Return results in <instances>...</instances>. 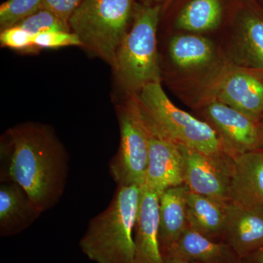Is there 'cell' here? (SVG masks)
Returning <instances> with one entry per match:
<instances>
[{
  "label": "cell",
  "mask_w": 263,
  "mask_h": 263,
  "mask_svg": "<svg viewBox=\"0 0 263 263\" xmlns=\"http://www.w3.org/2000/svg\"><path fill=\"white\" fill-rule=\"evenodd\" d=\"M0 181L17 183L43 212L58 203L68 175V155L51 128L24 123L1 141Z\"/></svg>",
  "instance_id": "obj_1"
},
{
  "label": "cell",
  "mask_w": 263,
  "mask_h": 263,
  "mask_svg": "<svg viewBox=\"0 0 263 263\" xmlns=\"http://www.w3.org/2000/svg\"><path fill=\"white\" fill-rule=\"evenodd\" d=\"M141 193L136 185L118 186L108 206L91 219L79 242L88 259L95 263H133Z\"/></svg>",
  "instance_id": "obj_2"
},
{
  "label": "cell",
  "mask_w": 263,
  "mask_h": 263,
  "mask_svg": "<svg viewBox=\"0 0 263 263\" xmlns=\"http://www.w3.org/2000/svg\"><path fill=\"white\" fill-rule=\"evenodd\" d=\"M131 100L149 133L206 155H227L213 128L176 106L161 82L147 85L138 94L132 95Z\"/></svg>",
  "instance_id": "obj_3"
},
{
  "label": "cell",
  "mask_w": 263,
  "mask_h": 263,
  "mask_svg": "<svg viewBox=\"0 0 263 263\" xmlns=\"http://www.w3.org/2000/svg\"><path fill=\"white\" fill-rule=\"evenodd\" d=\"M160 5H136L133 23L116 55L113 67L119 82L132 95L161 82L157 32Z\"/></svg>",
  "instance_id": "obj_4"
},
{
  "label": "cell",
  "mask_w": 263,
  "mask_h": 263,
  "mask_svg": "<svg viewBox=\"0 0 263 263\" xmlns=\"http://www.w3.org/2000/svg\"><path fill=\"white\" fill-rule=\"evenodd\" d=\"M136 5L133 0H84L69 24L82 46L113 66L130 28Z\"/></svg>",
  "instance_id": "obj_5"
},
{
  "label": "cell",
  "mask_w": 263,
  "mask_h": 263,
  "mask_svg": "<svg viewBox=\"0 0 263 263\" xmlns=\"http://www.w3.org/2000/svg\"><path fill=\"white\" fill-rule=\"evenodd\" d=\"M120 145L109 163L118 186H143L148 162V134L131 100L119 110Z\"/></svg>",
  "instance_id": "obj_6"
},
{
  "label": "cell",
  "mask_w": 263,
  "mask_h": 263,
  "mask_svg": "<svg viewBox=\"0 0 263 263\" xmlns=\"http://www.w3.org/2000/svg\"><path fill=\"white\" fill-rule=\"evenodd\" d=\"M179 146L183 157L184 184L189 190L223 205L230 202L233 159Z\"/></svg>",
  "instance_id": "obj_7"
},
{
  "label": "cell",
  "mask_w": 263,
  "mask_h": 263,
  "mask_svg": "<svg viewBox=\"0 0 263 263\" xmlns=\"http://www.w3.org/2000/svg\"><path fill=\"white\" fill-rule=\"evenodd\" d=\"M201 112L203 121L216 132L223 150L232 158L258 149V121L217 100L202 104Z\"/></svg>",
  "instance_id": "obj_8"
},
{
  "label": "cell",
  "mask_w": 263,
  "mask_h": 263,
  "mask_svg": "<svg viewBox=\"0 0 263 263\" xmlns=\"http://www.w3.org/2000/svg\"><path fill=\"white\" fill-rule=\"evenodd\" d=\"M209 95L206 102L217 100L258 122L263 117V75L259 72L230 66L214 81Z\"/></svg>",
  "instance_id": "obj_9"
},
{
  "label": "cell",
  "mask_w": 263,
  "mask_h": 263,
  "mask_svg": "<svg viewBox=\"0 0 263 263\" xmlns=\"http://www.w3.org/2000/svg\"><path fill=\"white\" fill-rule=\"evenodd\" d=\"M147 133L148 162L143 186L160 196L170 188L184 184L182 152L178 145L149 132Z\"/></svg>",
  "instance_id": "obj_10"
},
{
  "label": "cell",
  "mask_w": 263,
  "mask_h": 263,
  "mask_svg": "<svg viewBox=\"0 0 263 263\" xmlns=\"http://www.w3.org/2000/svg\"><path fill=\"white\" fill-rule=\"evenodd\" d=\"M223 241L243 259L263 247V211L230 201L224 205Z\"/></svg>",
  "instance_id": "obj_11"
},
{
  "label": "cell",
  "mask_w": 263,
  "mask_h": 263,
  "mask_svg": "<svg viewBox=\"0 0 263 263\" xmlns=\"http://www.w3.org/2000/svg\"><path fill=\"white\" fill-rule=\"evenodd\" d=\"M159 204L160 195L146 186H141L133 263H164L158 236Z\"/></svg>",
  "instance_id": "obj_12"
},
{
  "label": "cell",
  "mask_w": 263,
  "mask_h": 263,
  "mask_svg": "<svg viewBox=\"0 0 263 263\" xmlns=\"http://www.w3.org/2000/svg\"><path fill=\"white\" fill-rule=\"evenodd\" d=\"M230 201L263 211L262 151H252L233 159Z\"/></svg>",
  "instance_id": "obj_13"
},
{
  "label": "cell",
  "mask_w": 263,
  "mask_h": 263,
  "mask_svg": "<svg viewBox=\"0 0 263 263\" xmlns=\"http://www.w3.org/2000/svg\"><path fill=\"white\" fill-rule=\"evenodd\" d=\"M23 188L17 183L0 186V236L16 235L32 226L43 213Z\"/></svg>",
  "instance_id": "obj_14"
},
{
  "label": "cell",
  "mask_w": 263,
  "mask_h": 263,
  "mask_svg": "<svg viewBox=\"0 0 263 263\" xmlns=\"http://www.w3.org/2000/svg\"><path fill=\"white\" fill-rule=\"evenodd\" d=\"M233 51L236 66L263 75L262 14L252 10L240 14Z\"/></svg>",
  "instance_id": "obj_15"
},
{
  "label": "cell",
  "mask_w": 263,
  "mask_h": 263,
  "mask_svg": "<svg viewBox=\"0 0 263 263\" xmlns=\"http://www.w3.org/2000/svg\"><path fill=\"white\" fill-rule=\"evenodd\" d=\"M185 184L170 188L160 196L159 242L162 254L166 253L189 229L187 195Z\"/></svg>",
  "instance_id": "obj_16"
},
{
  "label": "cell",
  "mask_w": 263,
  "mask_h": 263,
  "mask_svg": "<svg viewBox=\"0 0 263 263\" xmlns=\"http://www.w3.org/2000/svg\"><path fill=\"white\" fill-rule=\"evenodd\" d=\"M165 255L198 263H242L228 243L211 239L190 228L162 257Z\"/></svg>",
  "instance_id": "obj_17"
},
{
  "label": "cell",
  "mask_w": 263,
  "mask_h": 263,
  "mask_svg": "<svg viewBox=\"0 0 263 263\" xmlns=\"http://www.w3.org/2000/svg\"><path fill=\"white\" fill-rule=\"evenodd\" d=\"M224 205L212 199L189 190V228L211 239L223 241L226 226Z\"/></svg>",
  "instance_id": "obj_18"
},
{
  "label": "cell",
  "mask_w": 263,
  "mask_h": 263,
  "mask_svg": "<svg viewBox=\"0 0 263 263\" xmlns=\"http://www.w3.org/2000/svg\"><path fill=\"white\" fill-rule=\"evenodd\" d=\"M173 63L184 70L206 67L215 58V48L207 38L195 34L175 36L169 45Z\"/></svg>",
  "instance_id": "obj_19"
},
{
  "label": "cell",
  "mask_w": 263,
  "mask_h": 263,
  "mask_svg": "<svg viewBox=\"0 0 263 263\" xmlns=\"http://www.w3.org/2000/svg\"><path fill=\"white\" fill-rule=\"evenodd\" d=\"M222 15L221 0H190L178 15L176 25L188 32H208L219 27Z\"/></svg>",
  "instance_id": "obj_20"
},
{
  "label": "cell",
  "mask_w": 263,
  "mask_h": 263,
  "mask_svg": "<svg viewBox=\"0 0 263 263\" xmlns=\"http://www.w3.org/2000/svg\"><path fill=\"white\" fill-rule=\"evenodd\" d=\"M43 0H6L0 6L1 30L17 25L43 9Z\"/></svg>",
  "instance_id": "obj_21"
},
{
  "label": "cell",
  "mask_w": 263,
  "mask_h": 263,
  "mask_svg": "<svg viewBox=\"0 0 263 263\" xmlns=\"http://www.w3.org/2000/svg\"><path fill=\"white\" fill-rule=\"evenodd\" d=\"M32 35L48 32H70V24L49 10L41 9L17 24Z\"/></svg>",
  "instance_id": "obj_22"
},
{
  "label": "cell",
  "mask_w": 263,
  "mask_h": 263,
  "mask_svg": "<svg viewBox=\"0 0 263 263\" xmlns=\"http://www.w3.org/2000/svg\"><path fill=\"white\" fill-rule=\"evenodd\" d=\"M34 46L38 48H59L82 46L77 34L71 32H48L34 36Z\"/></svg>",
  "instance_id": "obj_23"
},
{
  "label": "cell",
  "mask_w": 263,
  "mask_h": 263,
  "mask_svg": "<svg viewBox=\"0 0 263 263\" xmlns=\"http://www.w3.org/2000/svg\"><path fill=\"white\" fill-rule=\"evenodd\" d=\"M1 31L0 42L4 47L18 51H27L35 48L34 35L18 26H13Z\"/></svg>",
  "instance_id": "obj_24"
},
{
  "label": "cell",
  "mask_w": 263,
  "mask_h": 263,
  "mask_svg": "<svg viewBox=\"0 0 263 263\" xmlns=\"http://www.w3.org/2000/svg\"><path fill=\"white\" fill-rule=\"evenodd\" d=\"M84 0H43V9L49 10L69 23L70 17Z\"/></svg>",
  "instance_id": "obj_25"
},
{
  "label": "cell",
  "mask_w": 263,
  "mask_h": 263,
  "mask_svg": "<svg viewBox=\"0 0 263 263\" xmlns=\"http://www.w3.org/2000/svg\"><path fill=\"white\" fill-rule=\"evenodd\" d=\"M242 263H263V247L242 259Z\"/></svg>",
  "instance_id": "obj_26"
},
{
  "label": "cell",
  "mask_w": 263,
  "mask_h": 263,
  "mask_svg": "<svg viewBox=\"0 0 263 263\" xmlns=\"http://www.w3.org/2000/svg\"><path fill=\"white\" fill-rule=\"evenodd\" d=\"M162 257H163L164 263H198L190 262V261L173 255H165Z\"/></svg>",
  "instance_id": "obj_27"
},
{
  "label": "cell",
  "mask_w": 263,
  "mask_h": 263,
  "mask_svg": "<svg viewBox=\"0 0 263 263\" xmlns=\"http://www.w3.org/2000/svg\"><path fill=\"white\" fill-rule=\"evenodd\" d=\"M259 143L258 149L263 152V117L259 121Z\"/></svg>",
  "instance_id": "obj_28"
},
{
  "label": "cell",
  "mask_w": 263,
  "mask_h": 263,
  "mask_svg": "<svg viewBox=\"0 0 263 263\" xmlns=\"http://www.w3.org/2000/svg\"><path fill=\"white\" fill-rule=\"evenodd\" d=\"M165 1H167V0H146L147 3H148V4L146 5H151L152 4V3H162V2Z\"/></svg>",
  "instance_id": "obj_29"
}]
</instances>
